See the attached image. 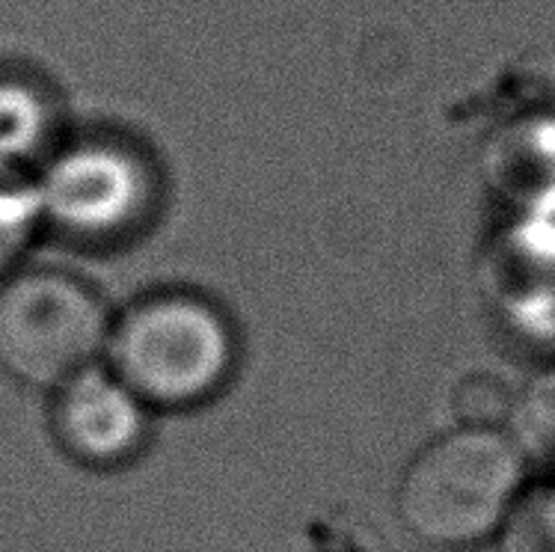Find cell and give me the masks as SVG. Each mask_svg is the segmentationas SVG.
I'll return each mask as SVG.
<instances>
[{
  "label": "cell",
  "instance_id": "6da1fadb",
  "mask_svg": "<svg viewBox=\"0 0 555 552\" xmlns=\"http://www.w3.org/2000/svg\"><path fill=\"white\" fill-rule=\"evenodd\" d=\"M102 362L152 413H188L235 381L241 336L215 297L172 285L114 312Z\"/></svg>",
  "mask_w": 555,
  "mask_h": 552
},
{
  "label": "cell",
  "instance_id": "7a4b0ae2",
  "mask_svg": "<svg viewBox=\"0 0 555 552\" xmlns=\"http://www.w3.org/2000/svg\"><path fill=\"white\" fill-rule=\"evenodd\" d=\"M42 235L78 249H114L143 235L160 205V169L116 131H66L30 172Z\"/></svg>",
  "mask_w": 555,
  "mask_h": 552
},
{
  "label": "cell",
  "instance_id": "3957f363",
  "mask_svg": "<svg viewBox=\"0 0 555 552\" xmlns=\"http://www.w3.org/2000/svg\"><path fill=\"white\" fill-rule=\"evenodd\" d=\"M526 458L505 431L454 428L422 446L396 485L401 526L431 550L496 538L520 499Z\"/></svg>",
  "mask_w": 555,
  "mask_h": 552
},
{
  "label": "cell",
  "instance_id": "277c9868",
  "mask_svg": "<svg viewBox=\"0 0 555 552\" xmlns=\"http://www.w3.org/2000/svg\"><path fill=\"white\" fill-rule=\"evenodd\" d=\"M114 309L87 277L18 265L0 280V374L36 393L102 362Z\"/></svg>",
  "mask_w": 555,
  "mask_h": 552
},
{
  "label": "cell",
  "instance_id": "5b68a950",
  "mask_svg": "<svg viewBox=\"0 0 555 552\" xmlns=\"http://www.w3.org/2000/svg\"><path fill=\"white\" fill-rule=\"evenodd\" d=\"M155 413L104 362L48 393V428L68 461L95 473L125 470L152 442Z\"/></svg>",
  "mask_w": 555,
  "mask_h": 552
},
{
  "label": "cell",
  "instance_id": "8992f818",
  "mask_svg": "<svg viewBox=\"0 0 555 552\" xmlns=\"http://www.w3.org/2000/svg\"><path fill=\"white\" fill-rule=\"evenodd\" d=\"M481 172L514 220L555 217V113H522L490 134Z\"/></svg>",
  "mask_w": 555,
  "mask_h": 552
},
{
  "label": "cell",
  "instance_id": "52a82bcc",
  "mask_svg": "<svg viewBox=\"0 0 555 552\" xmlns=\"http://www.w3.org/2000/svg\"><path fill=\"white\" fill-rule=\"evenodd\" d=\"M57 90L36 72L0 68V169L34 172L66 134Z\"/></svg>",
  "mask_w": 555,
  "mask_h": 552
},
{
  "label": "cell",
  "instance_id": "ba28073f",
  "mask_svg": "<svg viewBox=\"0 0 555 552\" xmlns=\"http://www.w3.org/2000/svg\"><path fill=\"white\" fill-rule=\"evenodd\" d=\"M42 238V220L30 172L0 169V280L30 256Z\"/></svg>",
  "mask_w": 555,
  "mask_h": 552
},
{
  "label": "cell",
  "instance_id": "9c48e42d",
  "mask_svg": "<svg viewBox=\"0 0 555 552\" xmlns=\"http://www.w3.org/2000/svg\"><path fill=\"white\" fill-rule=\"evenodd\" d=\"M508 428H514L508 437L522 458L555 461V365L534 374L529 386L517 393Z\"/></svg>",
  "mask_w": 555,
  "mask_h": 552
},
{
  "label": "cell",
  "instance_id": "30bf717a",
  "mask_svg": "<svg viewBox=\"0 0 555 552\" xmlns=\"http://www.w3.org/2000/svg\"><path fill=\"white\" fill-rule=\"evenodd\" d=\"M517 393L505 377L490 372L466 374L452 393V413L457 428L502 431L508 428Z\"/></svg>",
  "mask_w": 555,
  "mask_h": 552
},
{
  "label": "cell",
  "instance_id": "8fae6325",
  "mask_svg": "<svg viewBox=\"0 0 555 552\" xmlns=\"http://www.w3.org/2000/svg\"><path fill=\"white\" fill-rule=\"evenodd\" d=\"M499 535L502 552H555V487L520 493Z\"/></svg>",
  "mask_w": 555,
  "mask_h": 552
}]
</instances>
